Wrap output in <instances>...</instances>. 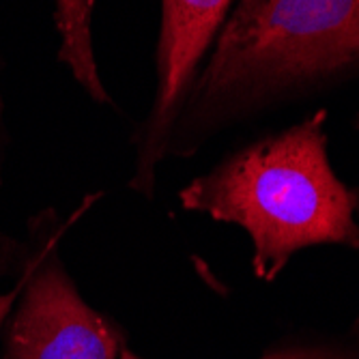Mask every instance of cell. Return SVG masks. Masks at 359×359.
Returning <instances> with one entry per match:
<instances>
[{"label":"cell","mask_w":359,"mask_h":359,"mask_svg":"<svg viewBox=\"0 0 359 359\" xmlns=\"http://www.w3.org/2000/svg\"><path fill=\"white\" fill-rule=\"evenodd\" d=\"M327 112L260 140L181 191L185 209L241 226L254 245L256 278L273 282L310 245L359 250L355 194L327 157Z\"/></svg>","instance_id":"obj_1"},{"label":"cell","mask_w":359,"mask_h":359,"mask_svg":"<svg viewBox=\"0 0 359 359\" xmlns=\"http://www.w3.org/2000/svg\"><path fill=\"white\" fill-rule=\"evenodd\" d=\"M357 69L359 0H241L187 95L201 112H222Z\"/></svg>","instance_id":"obj_2"},{"label":"cell","mask_w":359,"mask_h":359,"mask_svg":"<svg viewBox=\"0 0 359 359\" xmlns=\"http://www.w3.org/2000/svg\"><path fill=\"white\" fill-rule=\"evenodd\" d=\"M58 219L30 222L18 299L3 327V359H121L125 336L93 310L58 258Z\"/></svg>","instance_id":"obj_3"},{"label":"cell","mask_w":359,"mask_h":359,"mask_svg":"<svg viewBox=\"0 0 359 359\" xmlns=\"http://www.w3.org/2000/svg\"><path fill=\"white\" fill-rule=\"evenodd\" d=\"M231 0H161L155 100L144 125L136 187L151 183L155 161L185 102L207 48L213 43Z\"/></svg>","instance_id":"obj_4"},{"label":"cell","mask_w":359,"mask_h":359,"mask_svg":"<svg viewBox=\"0 0 359 359\" xmlns=\"http://www.w3.org/2000/svg\"><path fill=\"white\" fill-rule=\"evenodd\" d=\"M60 32V60L95 102L110 104L93 50V0H54Z\"/></svg>","instance_id":"obj_5"},{"label":"cell","mask_w":359,"mask_h":359,"mask_svg":"<svg viewBox=\"0 0 359 359\" xmlns=\"http://www.w3.org/2000/svg\"><path fill=\"white\" fill-rule=\"evenodd\" d=\"M121 359H142L129 348L121 351ZM260 359H359V346L340 342H290L269 348Z\"/></svg>","instance_id":"obj_6"},{"label":"cell","mask_w":359,"mask_h":359,"mask_svg":"<svg viewBox=\"0 0 359 359\" xmlns=\"http://www.w3.org/2000/svg\"><path fill=\"white\" fill-rule=\"evenodd\" d=\"M28 256V245L15 241L13 237L0 231V278L22 273Z\"/></svg>","instance_id":"obj_7"},{"label":"cell","mask_w":359,"mask_h":359,"mask_svg":"<svg viewBox=\"0 0 359 359\" xmlns=\"http://www.w3.org/2000/svg\"><path fill=\"white\" fill-rule=\"evenodd\" d=\"M18 290H20V282H18L15 288H11L9 292H5V295H0V340H3L5 320H7V316H9V312H11L13 304H15V299H18ZM0 359H3V357H0Z\"/></svg>","instance_id":"obj_8"},{"label":"cell","mask_w":359,"mask_h":359,"mask_svg":"<svg viewBox=\"0 0 359 359\" xmlns=\"http://www.w3.org/2000/svg\"><path fill=\"white\" fill-rule=\"evenodd\" d=\"M353 332H355V334L359 336V318H357V323H355V327H353Z\"/></svg>","instance_id":"obj_9"}]
</instances>
